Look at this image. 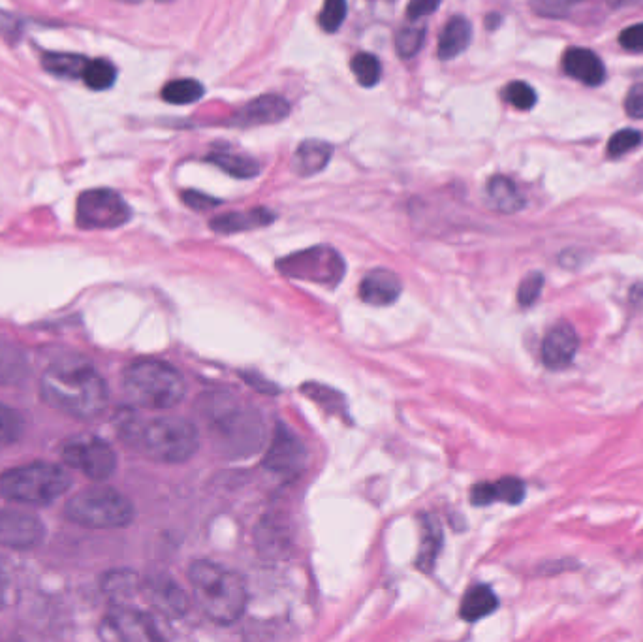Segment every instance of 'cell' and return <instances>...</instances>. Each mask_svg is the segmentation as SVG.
<instances>
[{
  "instance_id": "obj_1",
  "label": "cell",
  "mask_w": 643,
  "mask_h": 642,
  "mask_svg": "<svg viewBox=\"0 0 643 642\" xmlns=\"http://www.w3.org/2000/svg\"><path fill=\"white\" fill-rule=\"evenodd\" d=\"M40 394L53 409L81 420L98 417L110 398L100 373L76 358L49 366L40 383Z\"/></svg>"
},
{
  "instance_id": "obj_2",
  "label": "cell",
  "mask_w": 643,
  "mask_h": 642,
  "mask_svg": "<svg viewBox=\"0 0 643 642\" xmlns=\"http://www.w3.org/2000/svg\"><path fill=\"white\" fill-rule=\"evenodd\" d=\"M119 432L147 458L162 464L187 462L200 447L198 428L187 418L160 417L142 422L136 415H125L119 422Z\"/></svg>"
},
{
  "instance_id": "obj_3",
  "label": "cell",
  "mask_w": 643,
  "mask_h": 642,
  "mask_svg": "<svg viewBox=\"0 0 643 642\" xmlns=\"http://www.w3.org/2000/svg\"><path fill=\"white\" fill-rule=\"evenodd\" d=\"M190 586L205 616L217 624H234L247 609V586L236 571L219 563L194 562L189 569Z\"/></svg>"
},
{
  "instance_id": "obj_4",
  "label": "cell",
  "mask_w": 643,
  "mask_h": 642,
  "mask_svg": "<svg viewBox=\"0 0 643 642\" xmlns=\"http://www.w3.org/2000/svg\"><path fill=\"white\" fill-rule=\"evenodd\" d=\"M128 400L143 409H172L187 394L181 373L160 360H138L123 377Z\"/></svg>"
},
{
  "instance_id": "obj_5",
  "label": "cell",
  "mask_w": 643,
  "mask_h": 642,
  "mask_svg": "<svg viewBox=\"0 0 643 642\" xmlns=\"http://www.w3.org/2000/svg\"><path fill=\"white\" fill-rule=\"evenodd\" d=\"M70 477L63 467L36 462L14 467L0 477V496L14 503L49 505L70 488Z\"/></svg>"
},
{
  "instance_id": "obj_6",
  "label": "cell",
  "mask_w": 643,
  "mask_h": 642,
  "mask_svg": "<svg viewBox=\"0 0 643 642\" xmlns=\"http://www.w3.org/2000/svg\"><path fill=\"white\" fill-rule=\"evenodd\" d=\"M66 516L85 528L113 530L125 528L134 518V507L128 499L111 488L81 490L66 503Z\"/></svg>"
},
{
  "instance_id": "obj_7",
  "label": "cell",
  "mask_w": 643,
  "mask_h": 642,
  "mask_svg": "<svg viewBox=\"0 0 643 642\" xmlns=\"http://www.w3.org/2000/svg\"><path fill=\"white\" fill-rule=\"evenodd\" d=\"M132 217L123 196L110 189H93L79 194L76 221L83 230H111L126 225Z\"/></svg>"
},
{
  "instance_id": "obj_8",
  "label": "cell",
  "mask_w": 643,
  "mask_h": 642,
  "mask_svg": "<svg viewBox=\"0 0 643 642\" xmlns=\"http://www.w3.org/2000/svg\"><path fill=\"white\" fill-rule=\"evenodd\" d=\"M63 460L95 481L108 479L117 467V456L113 449L104 439L95 435H83L68 441L64 445Z\"/></svg>"
},
{
  "instance_id": "obj_9",
  "label": "cell",
  "mask_w": 643,
  "mask_h": 642,
  "mask_svg": "<svg viewBox=\"0 0 643 642\" xmlns=\"http://www.w3.org/2000/svg\"><path fill=\"white\" fill-rule=\"evenodd\" d=\"M279 270L290 277L313 283H339L345 273V262L330 247H313L281 260Z\"/></svg>"
},
{
  "instance_id": "obj_10",
  "label": "cell",
  "mask_w": 643,
  "mask_h": 642,
  "mask_svg": "<svg viewBox=\"0 0 643 642\" xmlns=\"http://www.w3.org/2000/svg\"><path fill=\"white\" fill-rule=\"evenodd\" d=\"M100 637L106 641H158L155 622L140 610L117 607L100 626Z\"/></svg>"
},
{
  "instance_id": "obj_11",
  "label": "cell",
  "mask_w": 643,
  "mask_h": 642,
  "mask_svg": "<svg viewBox=\"0 0 643 642\" xmlns=\"http://www.w3.org/2000/svg\"><path fill=\"white\" fill-rule=\"evenodd\" d=\"M44 533L38 516L19 509L0 511V546L29 550L42 543Z\"/></svg>"
},
{
  "instance_id": "obj_12",
  "label": "cell",
  "mask_w": 643,
  "mask_h": 642,
  "mask_svg": "<svg viewBox=\"0 0 643 642\" xmlns=\"http://www.w3.org/2000/svg\"><path fill=\"white\" fill-rule=\"evenodd\" d=\"M290 115L288 100L279 95L254 98L230 119V127L251 129L260 125H275Z\"/></svg>"
},
{
  "instance_id": "obj_13",
  "label": "cell",
  "mask_w": 643,
  "mask_h": 642,
  "mask_svg": "<svg viewBox=\"0 0 643 642\" xmlns=\"http://www.w3.org/2000/svg\"><path fill=\"white\" fill-rule=\"evenodd\" d=\"M142 592L149 605L168 618H181L189 610L187 594L173 578H149L143 582Z\"/></svg>"
},
{
  "instance_id": "obj_14",
  "label": "cell",
  "mask_w": 643,
  "mask_h": 642,
  "mask_svg": "<svg viewBox=\"0 0 643 642\" xmlns=\"http://www.w3.org/2000/svg\"><path fill=\"white\" fill-rule=\"evenodd\" d=\"M580 338L572 324H559L551 328L542 343V360L549 370H565L578 353Z\"/></svg>"
},
{
  "instance_id": "obj_15",
  "label": "cell",
  "mask_w": 643,
  "mask_h": 642,
  "mask_svg": "<svg viewBox=\"0 0 643 642\" xmlns=\"http://www.w3.org/2000/svg\"><path fill=\"white\" fill-rule=\"evenodd\" d=\"M266 466L275 473L294 475L305 466V449L299 443L298 437L286 428H279L271 449L267 452Z\"/></svg>"
},
{
  "instance_id": "obj_16",
  "label": "cell",
  "mask_w": 643,
  "mask_h": 642,
  "mask_svg": "<svg viewBox=\"0 0 643 642\" xmlns=\"http://www.w3.org/2000/svg\"><path fill=\"white\" fill-rule=\"evenodd\" d=\"M401 290H403L401 279L395 273L378 268L363 277L360 296L365 304L386 307L397 302V298L401 296Z\"/></svg>"
},
{
  "instance_id": "obj_17",
  "label": "cell",
  "mask_w": 643,
  "mask_h": 642,
  "mask_svg": "<svg viewBox=\"0 0 643 642\" xmlns=\"http://www.w3.org/2000/svg\"><path fill=\"white\" fill-rule=\"evenodd\" d=\"M563 68L574 80L589 87H596L606 80V68L595 51L585 48H570L563 57Z\"/></svg>"
},
{
  "instance_id": "obj_18",
  "label": "cell",
  "mask_w": 643,
  "mask_h": 642,
  "mask_svg": "<svg viewBox=\"0 0 643 642\" xmlns=\"http://www.w3.org/2000/svg\"><path fill=\"white\" fill-rule=\"evenodd\" d=\"M275 221V213L266 208L251 209V211H236L215 217L209 226L219 234H237L245 230H254L271 225Z\"/></svg>"
},
{
  "instance_id": "obj_19",
  "label": "cell",
  "mask_w": 643,
  "mask_h": 642,
  "mask_svg": "<svg viewBox=\"0 0 643 642\" xmlns=\"http://www.w3.org/2000/svg\"><path fill=\"white\" fill-rule=\"evenodd\" d=\"M331 155H333V147L328 142L305 140V142H301L296 155H294L292 168L298 176H316L322 170H326V166L330 164Z\"/></svg>"
},
{
  "instance_id": "obj_20",
  "label": "cell",
  "mask_w": 643,
  "mask_h": 642,
  "mask_svg": "<svg viewBox=\"0 0 643 642\" xmlns=\"http://www.w3.org/2000/svg\"><path fill=\"white\" fill-rule=\"evenodd\" d=\"M472 40V25L469 19L455 16L444 25L439 38L440 61H452L467 51Z\"/></svg>"
},
{
  "instance_id": "obj_21",
  "label": "cell",
  "mask_w": 643,
  "mask_h": 642,
  "mask_svg": "<svg viewBox=\"0 0 643 642\" xmlns=\"http://www.w3.org/2000/svg\"><path fill=\"white\" fill-rule=\"evenodd\" d=\"M487 196L491 206L501 213H518L525 206V198L519 193L516 183L504 176H495L487 183Z\"/></svg>"
},
{
  "instance_id": "obj_22",
  "label": "cell",
  "mask_w": 643,
  "mask_h": 642,
  "mask_svg": "<svg viewBox=\"0 0 643 642\" xmlns=\"http://www.w3.org/2000/svg\"><path fill=\"white\" fill-rule=\"evenodd\" d=\"M497 607H499L497 595L493 594V590L489 586L480 584V586H474L463 597L459 614L467 622H476V620H482V618L489 616Z\"/></svg>"
},
{
  "instance_id": "obj_23",
  "label": "cell",
  "mask_w": 643,
  "mask_h": 642,
  "mask_svg": "<svg viewBox=\"0 0 643 642\" xmlns=\"http://www.w3.org/2000/svg\"><path fill=\"white\" fill-rule=\"evenodd\" d=\"M205 161L213 162L215 166H219L222 172L237 177V179H251V177L260 174V164L249 155H239V153H230V151H215Z\"/></svg>"
},
{
  "instance_id": "obj_24",
  "label": "cell",
  "mask_w": 643,
  "mask_h": 642,
  "mask_svg": "<svg viewBox=\"0 0 643 642\" xmlns=\"http://www.w3.org/2000/svg\"><path fill=\"white\" fill-rule=\"evenodd\" d=\"M89 59L76 53H44L42 55V66L49 74L63 78V80H79L83 76V70Z\"/></svg>"
},
{
  "instance_id": "obj_25",
  "label": "cell",
  "mask_w": 643,
  "mask_h": 642,
  "mask_svg": "<svg viewBox=\"0 0 643 642\" xmlns=\"http://www.w3.org/2000/svg\"><path fill=\"white\" fill-rule=\"evenodd\" d=\"M81 80L85 81V85L93 91H106L113 87V83L117 80V68L106 59H93V61H87Z\"/></svg>"
},
{
  "instance_id": "obj_26",
  "label": "cell",
  "mask_w": 643,
  "mask_h": 642,
  "mask_svg": "<svg viewBox=\"0 0 643 642\" xmlns=\"http://www.w3.org/2000/svg\"><path fill=\"white\" fill-rule=\"evenodd\" d=\"M204 97V85L196 80H175L170 81L164 89H162V98L170 104L175 106H185V104H192L198 102L200 98Z\"/></svg>"
},
{
  "instance_id": "obj_27",
  "label": "cell",
  "mask_w": 643,
  "mask_h": 642,
  "mask_svg": "<svg viewBox=\"0 0 643 642\" xmlns=\"http://www.w3.org/2000/svg\"><path fill=\"white\" fill-rule=\"evenodd\" d=\"M422 537L424 539H422V548H420V556H418V565H420V569L429 571L435 565L440 545H442V531H440L437 520H433V518L425 520Z\"/></svg>"
},
{
  "instance_id": "obj_28",
  "label": "cell",
  "mask_w": 643,
  "mask_h": 642,
  "mask_svg": "<svg viewBox=\"0 0 643 642\" xmlns=\"http://www.w3.org/2000/svg\"><path fill=\"white\" fill-rule=\"evenodd\" d=\"M425 25L410 21V25H405L397 36H395V49L401 59H412L425 42Z\"/></svg>"
},
{
  "instance_id": "obj_29",
  "label": "cell",
  "mask_w": 643,
  "mask_h": 642,
  "mask_svg": "<svg viewBox=\"0 0 643 642\" xmlns=\"http://www.w3.org/2000/svg\"><path fill=\"white\" fill-rule=\"evenodd\" d=\"M350 68L363 87H375L382 78V66L373 53H358L350 61Z\"/></svg>"
},
{
  "instance_id": "obj_30",
  "label": "cell",
  "mask_w": 643,
  "mask_h": 642,
  "mask_svg": "<svg viewBox=\"0 0 643 642\" xmlns=\"http://www.w3.org/2000/svg\"><path fill=\"white\" fill-rule=\"evenodd\" d=\"M25 430L21 415L8 405L0 403V445H10L17 441Z\"/></svg>"
},
{
  "instance_id": "obj_31",
  "label": "cell",
  "mask_w": 643,
  "mask_h": 642,
  "mask_svg": "<svg viewBox=\"0 0 643 642\" xmlns=\"http://www.w3.org/2000/svg\"><path fill=\"white\" fill-rule=\"evenodd\" d=\"M346 0H326L318 16V23L326 33H337L346 19Z\"/></svg>"
},
{
  "instance_id": "obj_32",
  "label": "cell",
  "mask_w": 643,
  "mask_h": 642,
  "mask_svg": "<svg viewBox=\"0 0 643 642\" xmlns=\"http://www.w3.org/2000/svg\"><path fill=\"white\" fill-rule=\"evenodd\" d=\"M581 0H533L531 8L534 14L546 19H563L568 16Z\"/></svg>"
},
{
  "instance_id": "obj_33",
  "label": "cell",
  "mask_w": 643,
  "mask_h": 642,
  "mask_svg": "<svg viewBox=\"0 0 643 642\" xmlns=\"http://www.w3.org/2000/svg\"><path fill=\"white\" fill-rule=\"evenodd\" d=\"M504 98L508 104H512L514 108L518 110H531L534 104H536V93H534L533 87L525 81H514L510 83L506 89H504Z\"/></svg>"
},
{
  "instance_id": "obj_34",
  "label": "cell",
  "mask_w": 643,
  "mask_h": 642,
  "mask_svg": "<svg viewBox=\"0 0 643 642\" xmlns=\"http://www.w3.org/2000/svg\"><path fill=\"white\" fill-rule=\"evenodd\" d=\"M642 142V132L632 129L619 130L608 142V153H610V157H623L630 151H634L636 147H640Z\"/></svg>"
},
{
  "instance_id": "obj_35",
  "label": "cell",
  "mask_w": 643,
  "mask_h": 642,
  "mask_svg": "<svg viewBox=\"0 0 643 642\" xmlns=\"http://www.w3.org/2000/svg\"><path fill=\"white\" fill-rule=\"evenodd\" d=\"M140 588V580L130 573V571H117V573H111L104 580V590L110 595H119V597H125V595H132L136 590Z\"/></svg>"
},
{
  "instance_id": "obj_36",
  "label": "cell",
  "mask_w": 643,
  "mask_h": 642,
  "mask_svg": "<svg viewBox=\"0 0 643 642\" xmlns=\"http://www.w3.org/2000/svg\"><path fill=\"white\" fill-rule=\"evenodd\" d=\"M23 373V360L16 349L0 345V383H12Z\"/></svg>"
},
{
  "instance_id": "obj_37",
  "label": "cell",
  "mask_w": 643,
  "mask_h": 642,
  "mask_svg": "<svg viewBox=\"0 0 643 642\" xmlns=\"http://www.w3.org/2000/svg\"><path fill=\"white\" fill-rule=\"evenodd\" d=\"M495 486V499L504 501L510 505H518L525 498V486L519 479L504 477L499 482H493Z\"/></svg>"
},
{
  "instance_id": "obj_38",
  "label": "cell",
  "mask_w": 643,
  "mask_h": 642,
  "mask_svg": "<svg viewBox=\"0 0 643 642\" xmlns=\"http://www.w3.org/2000/svg\"><path fill=\"white\" fill-rule=\"evenodd\" d=\"M542 287H544V275L536 272L529 273V275L521 281V285H519V304L525 305V307L533 305L534 302L538 300V296H540V292H542Z\"/></svg>"
},
{
  "instance_id": "obj_39",
  "label": "cell",
  "mask_w": 643,
  "mask_h": 642,
  "mask_svg": "<svg viewBox=\"0 0 643 642\" xmlns=\"http://www.w3.org/2000/svg\"><path fill=\"white\" fill-rule=\"evenodd\" d=\"M442 0H410L407 8V17L410 21H420L424 17L431 16L439 10Z\"/></svg>"
},
{
  "instance_id": "obj_40",
  "label": "cell",
  "mask_w": 643,
  "mask_h": 642,
  "mask_svg": "<svg viewBox=\"0 0 643 642\" xmlns=\"http://www.w3.org/2000/svg\"><path fill=\"white\" fill-rule=\"evenodd\" d=\"M621 46L632 53H643V23L632 25L619 36Z\"/></svg>"
},
{
  "instance_id": "obj_41",
  "label": "cell",
  "mask_w": 643,
  "mask_h": 642,
  "mask_svg": "<svg viewBox=\"0 0 643 642\" xmlns=\"http://www.w3.org/2000/svg\"><path fill=\"white\" fill-rule=\"evenodd\" d=\"M625 112L632 119H643V83L634 85L625 98Z\"/></svg>"
},
{
  "instance_id": "obj_42",
  "label": "cell",
  "mask_w": 643,
  "mask_h": 642,
  "mask_svg": "<svg viewBox=\"0 0 643 642\" xmlns=\"http://www.w3.org/2000/svg\"><path fill=\"white\" fill-rule=\"evenodd\" d=\"M183 202L189 208L196 209V211H207V209L217 208L220 204V200H217V198H211V196L198 193V191L183 193Z\"/></svg>"
},
{
  "instance_id": "obj_43",
  "label": "cell",
  "mask_w": 643,
  "mask_h": 642,
  "mask_svg": "<svg viewBox=\"0 0 643 642\" xmlns=\"http://www.w3.org/2000/svg\"><path fill=\"white\" fill-rule=\"evenodd\" d=\"M499 23H501V17L497 16V14H491V16L486 19V27L487 29H491V31H493Z\"/></svg>"
},
{
  "instance_id": "obj_44",
  "label": "cell",
  "mask_w": 643,
  "mask_h": 642,
  "mask_svg": "<svg viewBox=\"0 0 643 642\" xmlns=\"http://www.w3.org/2000/svg\"><path fill=\"white\" fill-rule=\"evenodd\" d=\"M2 601H4V580H2V573H0V607H2Z\"/></svg>"
},
{
  "instance_id": "obj_45",
  "label": "cell",
  "mask_w": 643,
  "mask_h": 642,
  "mask_svg": "<svg viewBox=\"0 0 643 642\" xmlns=\"http://www.w3.org/2000/svg\"><path fill=\"white\" fill-rule=\"evenodd\" d=\"M121 2H126V4H138V2H142V0H121Z\"/></svg>"
},
{
  "instance_id": "obj_46",
  "label": "cell",
  "mask_w": 643,
  "mask_h": 642,
  "mask_svg": "<svg viewBox=\"0 0 643 642\" xmlns=\"http://www.w3.org/2000/svg\"><path fill=\"white\" fill-rule=\"evenodd\" d=\"M157 2H172V0H157Z\"/></svg>"
}]
</instances>
